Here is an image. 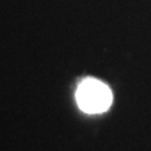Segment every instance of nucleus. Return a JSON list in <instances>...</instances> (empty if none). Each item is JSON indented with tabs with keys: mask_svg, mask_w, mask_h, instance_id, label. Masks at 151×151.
<instances>
[{
	"mask_svg": "<svg viewBox=\"0 0 151 151\" xmlns=\"http://www.w3.org/2000/svg\"><path fill=\"white\" fill-rule=\"evenodd\" d=\"M76 101L85 113H102L112 103V92L103 82L95 78H85L77 87Z\"/></svg>",
	"mask_w": 151,
	"mask_h": 151,
	"instance_id": "f257e3e1",
	"label": "nucleus"
}]
</instances>
